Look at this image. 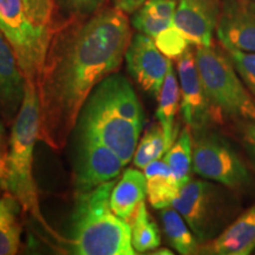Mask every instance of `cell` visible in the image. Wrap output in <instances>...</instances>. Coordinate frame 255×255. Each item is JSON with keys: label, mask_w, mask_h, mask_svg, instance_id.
Returning a JSON list of instances; mask_svg holds the SVG:
<instances>
[{"label": "cell", "mask_w": 255, "mask_h": 255, "mask_svg": "<svg viewBox=\"0 0 255 255\" xmlns=\"http://www.w3.org/2000/svg\"><path fill=\"white\" fill-rule=\"evenodd\" d=\"M130 40L126 12L115 6L53 27L36 85L40 141L53 150L66 145L83 105L105 77L121 68Z\"/></svg>", "instance_id": "1"}, {"label": "cell", "mask_w": 255, "mask_h": 255, "mask_svg": "<svg viewBox=\"0 0 255 255\" xmlns=\"http://www.w3.org/2000/svg\"><path fill=\"white\" fill-rule=\"evenodd\" d=\"M119 178L76 194L71 215V244L78 255H133L131 227L114 214L111 191Z\"/></svg>", "instance_id": "2"}, {"label": "cell", "mask_w": 255, "mask_h": 255, "mask_svg": "<svg viewBox=\"0 0 255 255\" xmlns=\"http://www.w3.org/2000/svg\"><path fill=\"white\" fill-rule=\"evenodd\" d=\"M40 105L36 84L27 82L20 110L12 123L11 135L8 137L7 188L23 207V212L31 214L43 227L49 229L40 213L38 191L34 182L33 150L37 139H39Z\"/></svg>", "instance_id": "3"}, {"label": "cell", "mask_w": 255, "mask_h": 255, "mask_svg": "<svg viewBox=\"0 0 255 255\" xmlns=\"http://www.w3.org/2000/svg\"><path fill=\"white\" fill-rule=\"evenodd\" d=\"M223 187L208 181H189L171 205L200 242L214 240L237 215V200Z\"/></svg>", "instance_id": "4"}, {"label": "cell", "mask_w": 255, "mask_h": 255, "mask_svg": "<svg viewBox=\"0 0 255 255\" xmlns=\"http://www.w3.org/2000/svg\"><path fill=\"white\" fill-rule=\"evenodd\" d=\"M143 123L136 122L95 88L83 105L76 130L95 137L116 152L124 165L133 158Z\"/></svg>", "instance_id": "5"}, {"label": "cell", "mask_w": 255, "mask_h": 255, "mask_svg": "<svg viewBox=\"0 0 255 255\" xmlns=\"http://www.w3.org/2000/svg\"><path fill=\"white\" fill-rule=\"evenodd\" d=\"M196 66L213 108L233 119L255 121V103L239 79L231 57L210 46H197Z\"/></svg>", "instance_id": "6"}, {"label": "cell", "mask_w": 255, "mask_h": 255, "mask_svg": "<svg viewBox=\"0 0 255 255\" xmlns=\"http://www.w3.org/2000/svg\"><path fill=\"white\" fill-rule=\"evenodd\" d=\"M0 31L13 49L25 79L37 85L52 31L32 23L23 0H0Z\"/></svg>", "instance_id": "7"}, {"label": "cell", "mask_w": 255, "mask_h": 255, "mask_svg": "<svg viewBox=\"0 0 255 255\" xmlns=\"http://www.w3.org/2000/svg\"><path fill=\"white\" fill-rule=\"evenodd\" d=\"M193 169L201 177L231 189H238L251 182L246 164L227 139L205 129L195 131Z\"/></svg>", "instance_id": "8"}, {"label": "cell", "mask_w": 255, "mask_h": 255, "mask_svg": "<svg viewBox=\"0 0 255 255\" xmlns=\"http://www.w3.org/2000/svg\"><path fill=\"white\" fill-rule=\"evenodd\" d=\"M124 167L116 152L87 133L77 132L75 162L76 194L119 178Z\"/></svg>", "instance_id": "9"}, {"label": "cell", "mask_w": 255, "mask_h": 255, "mask_svg": "<svg viewBox=\"0 0 255 255\" xmlns=\"http://www.w3.org/2000/svg\"><path fill=\"white\" fill-rule=\"evenodd\" d=\"M124 59L129 73L142 90L158 97L171 62L157 49L154 39L144 33L135 34Z\"/></svg>", "instance_id": "10"}, {"label": "cell", "mask_w": 255, "mask_h": 255, "mask_svg": "<svg viewBox=\"0 0 255 255\" xmlns=\"http://www.w3.org/2000/svg\"><path fill=\"white\" fill-rule=\"evenodd\" d=\"M177 71L184 122L194 131L206 129L213 117V105L201 82L195 55L189 49L178 59Z\"/></svg>", "instance_id": "11"}, {"label": "cell", "mask_w": 255, "mask_h": 255, "mask_svg": "<svg viewBox=\"0 0 255 255\" xmlns=\"http://www.w3.org/2000/svg\"><path fill=\"white\" fill-rule=\"evenodd\" d=\"M216 33L227 51L255 52V1L222 0Z\"/></svg>", "instance_id": "12"}, {"label": "cell", "mask_w": 255, "mask_h": 255, "mask_svg": "<svg viewBox=\"0 0 255 255\" xmlns=\"http://www.w3.org/2000/svg\"><path fill=\"white\" fill-rule=\"evenodd\" d=\"M220 12V0H180L173 25L190 44L210 46L213 33L218 27Z\"/></svg>", "instance_id": "13"}, {"label": "cell", "mask_w": 255, "mask_h": 255, "mask_svg": "<svg viewBox=\"0 0 255 255\" xmlns=\"http://www.w3.org/2000/svg\"><path fill=\"white\" fill-rule=\"evenodd\" d=\"M26 79L12 46L0 31V117L12 124L20 110Z\"/></svg>", "instance_id": "14"}, {"label": "cell", "mask_w": 255, "mask_h": 255, "mask_svg": "<svg viewBox=\"0 0 255 255\" xmlns=\"http://www.w3.org/2000/svg\"><path fill=\"white\" fill-rule=\"evenodd\" d=\"M218 255H248L255 250V205L203 248Z\"/></svg>", "instance_id": "15"}, {"label": "cell", "mask_w": 255, "mask_h": 255, "mask_svg": "<svg viewBox=\"0 0 255 255\" xmlns=\"http://www.w3.org/2000/svg\"><path fill=\"white\" fill-rule=\"evenodd\" d=\"M146 195V180L144 173L137 169H126L122 177L113 188L110 207L114 214L128 222L136 209L144 202Z\"/></svg>", "instance_id": "16"}, {"label": "cell", "mask_w": 255, "mask_h": 255, "mask_svg": "<svg viewBox=\"0 0 255 255\" xmlns=\"http://www.w3.org/2000/svg\"><path fill=\"white\" fill-rule=\"evenodd\" d=\"M146 180V195L155 209H164L173 205L180 193L176 178L165 159L158 158L143 169Z\"/></svg>", "instance_id": "17"}, {"label": "cell", "mask_w": 255, "mask_h": 255, "mask_svg": "<svg viewBox=\"0 0 255 255\" xmlns=\"http://www.w3.org/2000/svg\"><path fill=\"white\" fill-rule=\"evenodd\" d=\"M180 84L174 72L173 64H171L158 94V104L157 111H156V117H157L159 126L163 129L168 150L178 136V130L175 127V119L180 109Z\"/></svg>", "instance_id": "18"}, {"label": "cell", "mask_w": 255, "mask_h": 255, "mask_svg": "<svg viewBox=\"0 0 255 255\" xmlns=\"http://www.w3.org/2000/svg\"><path fill=\"white\" fill-rule=\"evenodd\" d=\"M175 11V0H145L144 4L133 12L131 23L136 30L154 39L173 25Z\"/></svg>", "instance_id": "19"}, {"label": "cell", "mask_w": 255, "mask_h": 255, "mask_svg": "<svg viewBox=\"0 0 255 255\" xmlns=\"http://www.w3.org/2000/svg\"><path fill=\"white\" fill-rule=\"evenodd\" d=\"M20 202L8 191L0 196V255L18 253L21 242Z\"/></svg>", "instance_id": "20"}, {"label": "cell", "mask_w": 255, "mask_h": 255, "mask_svg": "<svg viewBox=\"0 0 255 255\" xmlns=\"http://www.w3.org/2000/svg\"><path fill=\"white\" fill-rule=\"evenodd\" d=\"M161 221L165 238L174 250L182 255L196 254L199 252V239L174 207L162 209Z\"/></svg>", "instance_id": "21"}, {"label": "cell", "mask_w": 255, "mask_h": 255, "mask_svg": "<svg viewBox=\"0 0 255 255\" xmlns=\"http://www.w3.org/2000/svg\"><path fill=\"white\" fill-rule=\"evenodd\" d=\"M190 130L188 126L183 128L174 144L164 155L165 162L170 167L180 187L189 182L193 168V137Z\"/></svg>", "instance_id": "22"}, {"label": "cell", "mask_w": 255, "mask_h": 255, "mask_svg": "<svg viewBox=\"0 0 255 255\" xmlns=\"http://www.w3.org/2000/svg\"><path fill=\"white\" fill-rule=\"evenodd\" d=\"M128 223L131 227V244L136 253L154 251L159 246L161 235L158 227L148 214L144 202L138 206Z\"/></svg>", "instance_id": "23"}, {"label": "cell", "mask_w": 255, "mask_h": 255, "mask_svg": "<svg viewBox=\"0 0 255 255\" xmlns=\"http://www.w3.org/2000/svg\"><path fill=\"white\" fill-rule=\"evenodd\" d=\"M168 151L163 129L158 124H152L141 137L133 155V165L144 169L150 162L161 158Z\"/></svg>", "instance_id": "24"}, {"label": "cell", "mask_w": 255, "mask_h": 255, "mask_svg": "<svg viewBox=\"0 0 255 255\" xmlns=\"http://www.w3.org/2000/svg\"><path fill=\"white\" fill-rule=\"evenodd\" d=\"M102 4L103 0H53V13L58 12L62 17L59 24L69 20H83L100 11Z\"/></svg>", "instance_id": "25"}, {"label": "cell", "mask_w": 255, "mask_h": 255, "mask_svg": "<svg viewBox=\"0 0 255 255\" xmlns=\"http://www.w3.org/2000/svg\"><path fill=\"white\" fill-rule=\"evenodd\" d=\"M157 49L169 59H180L188 50L189 41L174 25L165 28L154 38Z\"/></svg>", "instance_id": "26"}, {"label": "cell", "mask_w": 255, "mask_h": 255, "mask_svg": "<svg viewBox=\"0 0 255 255\" xmlns=\"http://www.w3.org/2000/svg\"><path fill=\"white\" fill-rule=\"evenodd\" d=\"M23 4L32 23L53 31V0H23Z\"/></svg>", "instance_id": "27"}, {"label": "cell", "mask_w": 255, "mask_h": 255, "mask_svg": "<svg viewBox=\"0 0 255 255\" xmlns=\"http://www.w3.org/2000/svg\"><path fill=\"white\" fill-rule=\"evenodd\" d=\"M228 55L234 64V68L241 76L242 81L255 96V52L232 50L228 51Z\"/></svg>", "instance_id": "28"}, {"label": "cell", "mask_w": 255, "mask_h": 255, "mask_svg": "<svg viewBox=\"0 0 255 255\" xmlns=\"http://www.w3.org/2000/svg\"><path fill=\"white\" fill-rule=\"evenodd\" d=\"M145 0H113L115 7L120 8L126 13H133L137 8L144 4Z\"/></svg>", "instance_id": "29"}, {"label": "cell", "mask_w": 255, "mask_h": 255, "mask_svg": "<svg viewBox=\"0 0 255 255\" xmlns=\"http://www.w3.org/2000/svg\"><path fill=\"white\" fill-rule=\"evenodd\" d=\"M7 151H8V141H7V136H6L5 121L0 117V158L2 159L7 158Z\"/></svg>", "instance_id": "30"}, {"label": "cell", "mask_w": 255, "mask_h": 255, "mask_svg": "<svg viewBox=\"0 0 255 255\" xmlns=\"http://www.w3.org/2000/svg\"><path fill=\"white\" fill-rule=\"evenodd\" d=\"M246 142L251 154L255 158V123L251 124L246 131Z\"/></svg>", "instance_id": "31"}, {"label": "cell", "mask_w": 255, "mask_h": 255, "mask_svg": "<svg viewBox=\"0 0 255 255\" xmlns=\"http://www.w3.org/2000/svg\"><path fill=\"white\" fill-rule=\"evenodd\" d=\"M7 188V164L6 159L0 158V189L5 190Z\"/></svg>", "instance_id": "32"}, {"label": "cell", "mask_w": 255, "mask_h": 255, "mask_svg": "<svg viewBox=\"0 0 255 255\" xmlns=\"http://www.w3.org/2000/svg\"><path fill=\"white\" fill-rule=\"evenodd\" d=\"M155 254H169V255H171L173 253H171V252H169L168 250H161L158 252H155Z\"/></svg>", "instance_id": "33"}, {"label": "cell", "mask_w": 255, "mask_h": 255, "mask_svg": "<svg viewBox=\"0 0 255 255\" xmlns=\"http://www.w3.org/2000/svg\"><path fill=\"white\" fill-rule=\"evenodd\" d=\"M252 1H255V0H252Z\"/></svg>", "instance_id": "34"}]
</instances>
